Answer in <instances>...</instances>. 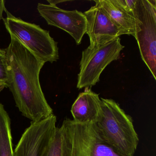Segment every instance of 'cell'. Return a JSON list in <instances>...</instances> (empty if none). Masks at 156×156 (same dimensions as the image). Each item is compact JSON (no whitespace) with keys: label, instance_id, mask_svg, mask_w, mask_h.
Instances as JSON below:
<instances>
[{"label":"cell","instance_id":"9a60e30c","mask_svg":"<svg viewBox=\"0 0 156 156\" xmlns=\"http://www.w3.org/2000/svg\"><path fill=\"white\" fill-rule=\"evenodd\" d=\"M136 0H116L117 2L130 14H132Z\"/></svg>","mask_w":156,"mask_h":156},{"label":"cell","instance_id":"8992f818","mask_svg":"<svg viewBox=\"0 0 156 156\" xmlns=\"http://www.w3.org/2000/svg\"><path fill=\"white\" fill-rule=\"evenodd\" d=\"M125 46L119 37L94 48L88 47L82 52L77 88L91 87L99 81L100 75L107 66L118 60Z\"/></svg>","mask_w":156,"mask_h":156},{"label":"cell","instance_id":"5b68a950","mask_svg":"<svg viewBox=\"0 0 156 156\" xmlns=\"http://www.w3.org/2000/svg\"><path fill=\"white\" fill-rule=\"evenodd\" d=\"M135 38L141 59L156 79V8L148 0H136L132 12Z\"/></svg>","mask_w":156,"mask_h":156},{"label":"cell","instance_id":"ba28073f","mask_svg":"<svg viewBox=\"0 0 156 156\" xmlns=\"http://www.w3.org/2000/svg\"><path fill=\"white\" fill-rule=\"evenodd\" d=\"M37 10L49 25L65 31L73 38L77 45L81 43L87 32V20L83 12L40 3L37 5Z\"/></svg>","mask_w":156,"mask_h":156},{"label":"cell","instance_id":"2e32d148","mask_svg":"<svg viewBox=\"0 0 156 156\" xmlns=\"http://www.w3.org/2000/svg\"><path fill=\"white\" fill-rule=\"evenodd\" d=\"M5 1L4 0H0V21L3 20V12L6 9Z\"/></svg>","mask_w":156,"mask_h":156},{"label":"cell","instance_id":"d6986e66","mask_svg":"<svg viewBox=\"0 0 156 156\" xmlns=\"http://www.w3.org/2000/svg\"><path fill=\"white\" fill-rule=\"evenodd\" d=\"M4 88H6V87L3 86H0V93L3 90Z\"/></svg>","mask_w":156,"mask_h":156},{"label":"cell","instance_id":"4fadbf2b","mask_svg":"<svg viewBox=\"0 0 156 156\" xmlns=\"http://www.w3.org/2000/svg\"><path fill=\"white\" fill-rule=\"evenodd\" d=\"M44 156H63V136L61 127L56 128Z\"/></svg>","mask_w":156,"mask_h":156},{"label":"cell","instance_id":"ac0fdd59","mask_svg":"<svg viewBox=\"0 0 156 156\" xmlns=\"http://www.w3.org/2000/svg\"><path fill=\"white\" fill-rule=\"evenodd\" d=\"M149 2L154 8H156V0H148Z\"/></svg>","mask_w":156,"mask_h":156},{"label":"cell","instance_id":"7a4b0ae2","mask_svg":"<svg viewBox=\"0 0 156 156\" xmlns=\"http://www.w3.org/2000/svg\"><path fill=\"white\" fill-rule=\"evenodd\" d=\"M101 115L94 123L103 140L123 156H133L139 142L131 117L113 99L101 98Z\"/></svg>","mask_w":156,"mask_h":156},{"label":"cell","instance_id":"9c48e42d","mask_svg":"<svg viewBox=\"0 0 156 156\" xmlns=\"http://www.w3.org/2000/svg\"><path fill=\"white\" fill-rule=\"evenodd\" d=\"M87 20V32L90 40L88 47L105 44L120 36L116 26L99 7L95 5L84 12Z\"/></svg>","mask_w":156,"mask_h":156},{"label":"cell","instance_id":"e0dca14e","mask_svg":"<svg viewBox=\"0 0 156 156\" xmlns=\"http://www.w3.org/2000/svg\"><path fill=\"white\" fill-rule=\"evenodd\" d=\"M47 2L49 3V4L53 6H56V4L62 2H66V1H55V0H47Z\"/></svg>","mask_w":156,"mask_h":156},{"label":"cell","instance_id":"30bf717a","mask_svg":"<svg viewBox=\"0 0 156 156\" xmlns=\"http://www.w3.org/2000/svg\"><path fill=\"white\" fill-rule=\"evenodd\" d=\"M101 100L99 94L89 87L80 93L71 109L73 120L80 124L95 123L101 115Z\"/></svg>","mask_w":156,"mask_h":156},{"label":"cell","instance_id":"5bb4252c","mask_svg":"<svg viewBox=\"0 0 156 156\" xmlns=\"http://www.w3.org/2000/svg\"><path fill=\"white\" fill-rule=\"evenodd\" d=\"M8 62L6 49L0 48V86L9 87Z\"/></svg>","mask_w":156,"mask_h":156},{"label":"cell","instance_id":"52a82bcc","mask_svg":"<svg viewBox=\"0 0 156 156\" xmlns=\"http://www.w3.org/2000/svg\"><path fill=\"white\" fill-rule=\"evenodd\" d=\"M54 114L38 122H31L14 150V156H44L56 130Z\"/></svg>","mask_w":156,"mask_h":156},{"label":"cell","instance_id":"7c38bea8","mask_svg":"<svg viewBox=\"0 0 156 156\" xmlns=\"http://www.w3.org/2000/svg\"><path fill=\"white\" fill-rule=\"evenodd\" d=\"M0 156H14L9 116L0 104Z\"/></svg>","mask_w":156,"mask_h":156},{"label":"cell","instance_id":"3957f363","mask_svg":"<svg viewBox=\"0 0 156 156\" xmlns=\"http://www.w3.org/2000/svg\"><path fill=\"white\" fill-rule=\"evenodd\" d=\"M61 128L63 156H123L103 140L94 123L80 124L66 119Z\"/></svg>","mask_w":156,"mask_h":156},{"label":"cell","instance_id":"8fae6325","mask_svg":"<svg viewBox=\"0 0 156 156\" xmlns=\"http://www.w3.org/2000/svg\"><path fill=\"white\" fill-rule=\"evenodd\" d=\"M96 6L103 10L116 26L120 35L127 34L135 36V22L132 14L124 10L116 0L94 1Z\"/></svg>","mask_w":156,"mask_h":156},{"label":"cell","instance_id":"277c9868","mask_svg":"<svg viewBox=\"0 0 156 156\" xmlns=\"http://www.w3.org/2000/svg\"><path fill=\"white\" fill-rule=\"evenodd\" d=\"M5 12L7 17L3 20L10 35L17 37L45 63L47 62L52 63L59 59L58 43L51 37L49 31L13 16L6 9Z\"/></svg>","mask_w":156,"mask_h":156},{"label":"cell","instance_id":"6da1fadb","mask_svg":"<svg viewBox=\"0 0 156 156\" xmlns=\"http://www.w3.org/2000/svg\"><path fill=\"white\" fill-rule=\"evenodd\" d=\"M6 49L9 75L8 88L16 106L31 122H38L53 114L42 90L40 74L45 63L37 58L13 35Z\"/></svg>","mask_w":156,"mask_h":156}]
</instances>
